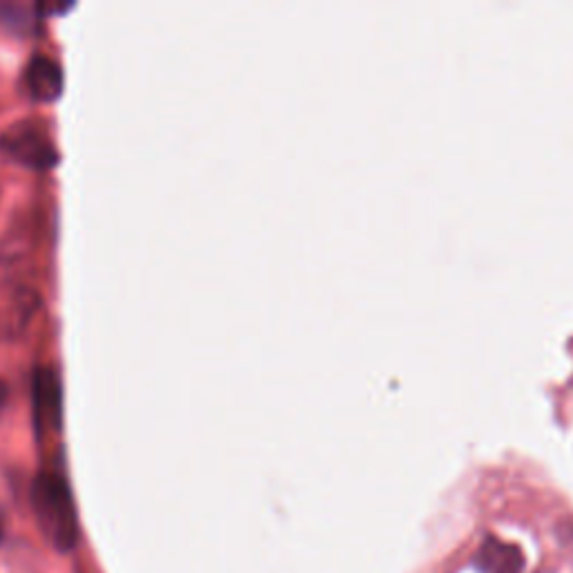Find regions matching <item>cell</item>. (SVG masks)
<instances>
[{
    "instance_id": "1",
    "label": "cell",
    "mask_w": 573,
    "mask_h": 573,
    "mask_svg": "<svg viewBox=\"0 0 573 573\" xmlns=\"http://www.w3.org/2000/svg\"><path fill=\"white\" fill-rule=\"evenodd\" d=\"M32 507L41 531L59 551H72L79 542V518L67 482L56 472H41L32 485Z\"/></svg>"
},
{
    "instance_id": "2",
    "label": "cell",
    "mask_w": 573,
    "mask_h": 573,
    "mask_svg": "<svg viewBox=\"0 0 573 573\" xmlns=\"http://www.w3.org/2000/svg\"><path fill=\"white\" fill-rule=\"evenodd\" d=\"M0 153L34 170H48L59 164L52 137L37 122H19L0 133Z\"/></svg>"
},
{
    "instance_id": "3",
    "label": "cell",
    "mask_w": 573,
    "mask_h": 573,
    "mask_svg": "<svg viewBox=\"0 0 573 573\" xmlns=\"http://www.w3.org/2000/svg\"><path fill=\"white\" fill-rule=\"evenodd\" d=\"M34 424L43 430H59L63 421V390L61 381L50 367H39L32 378Z\"/></svg>"
},
{
    "instance_id": "4",
    "label": "cell",
    "mask_w": 573,
    "mask_h": 573,
    "mask_svg": "<svg viewBox=\"0 0 573 573\" xmlns=\"http://www.w3.org/2000/svg\"><path fill=\"white\" fill-rule=\"evenodd\" d=\"M32 97L39 102H56L63 92V70L50 56H34L25 72Z\"/></svg>"
},
{
    "instance_id": "5",
    "label": "cell",
    "mask_w": 573,
    "mask_h": 573,
    "mask_svg": "<svg viewBox=\"0 0 573 573\" xmlns=\"http://www.w3.org/2000/svg\"><path fill=\"white\" fill-rule=\"evenodd\" d=\"M41 19L43 14L37 6L30 8L19 3H0V28H6L14 34H32Z\"/></svg>"
},
{
    "instance_id": "6",
    "label": "cell",
    "mask_w": 573,
    "mask_h": 573,
    "mask_svg": "<svg viewBox=\"0 0 573 573\" xmlns=\"http://www.w3.org/2000/svg\"><path fill=\"white\" fill-rule=\"evenodd\" d=\"M8 399H10V388L6 381H0V413H3V408L8 406Z\"/></svg>"
},
{
    "instance_id": "7",
    "label": "cell",
    "mask_w": 573,
    "mask_h": 573,
    "mask_svg": "<svg viewBox=\"0 0 573 573\" xmlns=\"http://www.w3.org/2000/svg\"><path fill=\"white\" fill-rule=\"evenodd\" d=\"M0 540H3V531H0Z\"/></svg>"
}]
</instances>
